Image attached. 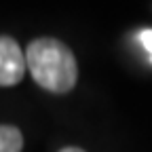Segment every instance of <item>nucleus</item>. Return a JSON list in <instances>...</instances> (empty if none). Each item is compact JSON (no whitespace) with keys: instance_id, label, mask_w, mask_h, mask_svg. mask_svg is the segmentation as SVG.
I'll use <instances>...</instances> for the list:
<instances>
[{"instance_id":"3","label":"nucleus","mask_w":152,"mask_h":152,"mask_svg":"<svg viewBox=\"0 0 152 152\" xmlns=\"http://www.w3.org/2000/svg\"><path fill=\"white\" fill-rule=\"evenodd\" d=\"M23 137L21 131L11 125H0V152H21Z\"/></svg>"},{"instance_id":"5","label":"nucleus","mask_w":152,"mask_h":152,"mask_svg":"<svg viewBox=\"0 0 152 152\" xmlns=\"http://www.w3.org/2000/svg\"><path fill=\"white\" fill-rule=\"evenodd\" d=\"M59 152H85L83 148H74V146H68V148H61Z\"/></svg>"},{"instance_id":"2","label":"nucleus","mask_w":152,"mask_h":152,"mask_svg":"<svg viewBox=\"0 0 152 152\" xmlns=\"http://www.w3.org/2000/svg\"><path fill=\"white\" fill-rule=\"evenodd\" d=\"M26 70V53L21 47L11 36H0V87L17 85L23 78Z\"/></svg>"},{"instance_id":"4","label":"nucleus","mask_w":152,"mask_h":152,"mask_svg":"<svg viewBox=\"0 0 152 152\" xmlns=\"http://www.w3.org/2000/svg\"><path fill=\"white\" fill-rule=\"evenodd\" d=\"M137 40H140V42H142V47L148 51L150 61H152V30H142V32L137 34Z\"/></svg>"},{"instance_id":"1","label":"nucleus","mask_w":152,"mask_h":152,"mask_svg":"<svg viewBox=\"0 0 152 152\" xmlns=\"http://www.w3.org/2000/svg\"><path fill=\"white\" fill-rule=\"evenodd\" d=\"M26 66L32 78L51 93H68L78 78L74 53L55 38H36L30 42Z\"/></svg>"}]
</instances>
